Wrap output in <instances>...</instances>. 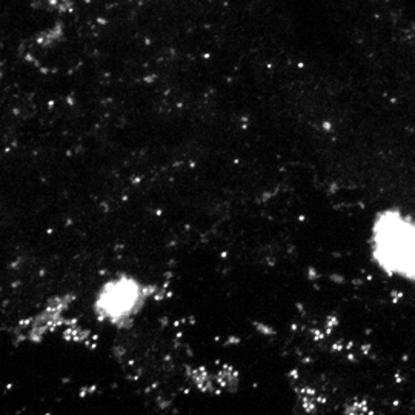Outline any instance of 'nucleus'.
Wrapping results in <instances>:
<instances>
[{"instance_id":"nucleus-1","label":"nucleus","mask_w":415,"mask_h":415,"mask_svg":"<svg viewBox=\"0 0 415 415\" xmlns=\"http://www.w3.org/2000/svg\"><path fill=\"white\" fill-rule=\"evenodd\" d=\"M369 254L380 272L415 284V214L389 206L377 211L369 231Z\"/></svg>"},{"instance_id":"nucleus-2","label":"nucleus","mask_w":415,"mask_h":415,"mask_svg":"<svg viewBox=\"0 0 415 415\" xmlns=\"http://www.w3.org/2000/svg\"><path fill=\"white\" fill-rule=\"evenodd\" d=\"M148 297L146 286L136 277L122 272L100 286L94 300V312L103 323L128 328L143 309Z\"/></svg>"}]
</instances>
